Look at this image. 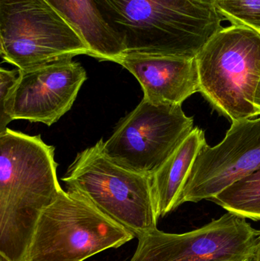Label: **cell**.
Listing matches in <instances>:
<instances>
[{"mask_svg":"<svg viewBox=\"0 0 260 261\" xmlns=\"http://www.w3.org/2000/svg\"><path fill=\"white\" fill-rule=\"evenodd\" d=\"M54 156L40 135L0 133V261H26L40 216L64 190Z\"/></svg>","mask_w":260,"mask_h":261,"instance_id":"1","label":"cell"},{"mask_svg":"<svg viewBox=\"0 0 260 261\" xmlns=\"http://www.w3.org/2000/svg\"><path fill=\"white\" fill-rule=\"evenodd\" d=\"M94 1L125 53L195 58L222 28L215 6L194 0Z\"/></svg>","mask_w":260,"mask_h":261,"instance_id":"2","label":"cell"},{"mask_svg":"<svg viewBox=\"0 0 260 261\" xmlns=\"http://www.w3.org/2000/svg\"><path fill=\"white\" fill-rule=\"evenodd\" d=\"M77 193L135 238L157 228L160 219L151 175L117 164L104 151L103 139L79 152L61 178Z\"/></svg>","mask_w":260,"mask_h":261,"instance_id":"3","label":"cell"},{"mask_svg":"<svg viewBox=\"0 0 260 261\" xmlns=\"http://www.w3.org/2000/svg\"><path fill=\"white\" fill-rule=\"evenodd\" d=\"M196 59L200 93L232 122L259 116L254 96L260 81V33L232 24L214 34Z\"/></svg>","mask_w":260,"mask_h":261,"instance_id":"4","label":"cell"},{"mask_svg":"<svg viewBox=\"0 0 260 261\" xmlns=\"http://www.w3.org/2000/svg\"><path fill=\"white\" fill-rule=\"evenodd\" d=\"M134 238L77 193L63 190L40 216L26 261H84Z\"/></svg>","mask_w":260,"mask_h":261,"instance_id":"5","label":"cell"},{"mask_svg":"<svg viewBox=\"0 0 260 261\" xmlns=\"http://www.w3.org/2000/svg\"><path fill=\"white\" fill-rule=\"evenodd\" d=\"M3 59L27 70L75 56H90L80 35L45 0H0Z\"/></svg>","mask_w":260,"mask_h":261,"instance_id":"6","label":"cell"},{"mask_svg":"<svg viewBox=\"0 0 260 261\" xmlns=\"http://www.w3.org/2000/svg\"><path fill=\"white\" fill-rule=\"evenodd\" d=\"M193 125L182 106L154 103L143 98L103 141L104 151L124 167L151 176L194 129Z\"/></svg>","mask_w":260,"mask_h":261,"instance_id":"7","label":"cell"},{"mask_svg":"<svg viewBox=\"0 0 260 261\" xmlns=\"http://www.w3.org/2000/svg\"><path fill=\"white\" fill-rule=\"evenodd\" d=\"M259 238L247 219L227 212L183 234L157 228L143 234L130 261H253Z\"/></svg>","mask_w":260,"mask_h":261,"instance_id":"8","label":"cell"},{"mask_svg":"<svg viewBox=\"0 0 260 261\" xmlns=\"http://www.w3.org/2000/svg\"><path fill=\"white\" fill-rule=\"evenodd\" d=\"M86 80L85 69L73 59L19 70L16 83L0 107V133L13 120L51 126L71 110Z\"/></svg>","mask_w":260,"mask_h":261,"instance_id":"9","label":"cell"},{"mask_svg":"<svg viewBox=\"0 0 260 261\" xmlns=\"http://www.w3.org/2000/svg\"><path fill=\"white\" fill-rule=\"evenodd\" d=\"M260 168V117L232 122L224 139L206 144L198 153L183 192L182 202L212 198Z\"/></svg>","mask_w":260,"mask_h":261,"instance_id":"10","label":"cell"},{"mask_svg":"<svg viewBox=\"0 0 260 261\" xmlns=\"http://www.w3.org/2000/svg\"><path fill=\"white\" fill-rule=\"evenodd\" d=\"M114 63L135 76L143 99L150 102L182 106L192 95L200 93L195 58L125 53Z\"/></svg>","mask_w":260,"mask_h":261,"instance_id":"11","label":"cell"},{"mask_svg":"<svg viewBox=\"0 0 260 261\" xmlns=\"http://www.w3.org/2000/svg\"><path fill=\"white\" fill-rule=\"evenodd\" d=\"M206 142L205 132L195 127L154 174L153 193L159 218L164 217L183 204L186 181L198 153Z\"/></svg>","mask_w":260,"mask_h":261,"instance_id":"12","label":"cell"},{"mask_svg":"<svg viewBox=\"0 0 260 261\" xmlns=\"http://www.w3.org/2000/svg\"><path fill=\"white\" fill-rule=\"evenodd\" d=\"M80 35L90 56L115 62L125 47L104 21L94 0H45Z\"/></svg>","mask_w":260,"mask_h":261,"instance_id":"13","label":"cell"},{"mask_svg":"<svg viewBox=\"0 0 260 261\" xmlns=\"http://www.w3.org/2000/svg\"><path fill=\"white\" fill-rule=\"evenodd\" d=\"M211 201L229 213L260 221V168L234 182Z\"/></svg>","mask_w":260,"mask_h":261,"instance_id":"14","label":"cell"},{"mask_svg":"<svg viewBox=\"0 0 260 261\" xmlns=\"http://www.w3.org/2000/svg\"><path fill=\"white\" fill-rule=\"evenodd\" d=\"M215 9L232 24L260 31V0H216Z\"/></svg>","mask_w":260,"mask_h":261,"instance_id":"15","label":"cell"},{"mask_svg":"<svg viewBox=\"0 0 260 261\" xmlns=\"http://www.w3.org/2000/svg\"><path fill=\"white\" fill-rule=\"evenodd\" d=\"M254 106L259 112V116H260V81L257 89H256V93H255Z\"/></svg>","mask_w":260,"mask_h":261,"instance_id":"16","label":"cell"},{"mask_svg":"<svg viewBox=\"0 0 260 261\" xmlns=\"http://www.w3.org/2000/svg\"><path fill=\"white\" fill-rule=\"evenodd\" d=\"M194 1L203 3V4L209 5V6H215L216 0H194Z\"/></svg>","mask_w":260,"mask_h":261,"instance_id":"17","label":"cell"},{"mask_svg":"<svg viewBox=\"0 0 260 261\" xmlns=\"http://www.w3.org/2000/svg\"><path fill=\"white\" fill-rule=\"evenodd\" d=\"M253 261H260V238L259 242H258L257 248H256V254H255L254 260Z\"/></svg>","mask_w":260,"mask_h":261,"instance_id":"18","label":"cell"},{"mask_svg":"<svg viewBox=\"0 0 260 261\" xmlns=\"http://www.w3.org/2000/svg\"><path fill=\"white\" fill-rule=\"evenodd\" d=\"M259 33H260V31H259Z\"/></svg>","mask_w":260,"mask_h":261,"instance_id":"19","label":"cell"}]
</instances>
